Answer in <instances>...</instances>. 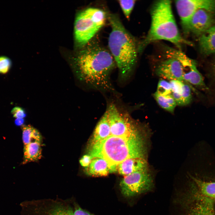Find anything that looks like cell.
Wrapping results in <instances>:
<instances>
[{
    "instance_id": "obj_1",
    "label": "cell",
    "mask_w": 215,
    "mask_h": 215,
    "mask_svg": "<svg viewBox=\"0 0 215 215\" xmlns=\"http://www.w3.org/2000/svg\"><path fill=\"white\" fill-rule=\"evenodd\" d=\"M83 47L76 60L79 79L93 89L114 92L110 77L116 65L110 51L93 39Z\"/></svg>"
},
{
    "instance_id": "obj_2",
    "label": "cell",
    "mask_w": 215,
    "mask_h": 215,
    "mask_svg": "<svg viewBox=\"0 0 215 215\" xmlns=\"http://www.w3.org/2000/svg\"><path fill=\"white\" fill-rule=\"evenodd\" d=\"M143 141L137 131L128 136L110 135L92 144L89 155L92 158L99 157L105 160L110 172H115L118 165L127 159L144 158L145 150Z\"/></svg>"
},
{
    "instance_id": "obj_3",
    "label": "cell",
    "mask_w": 215,
    "mask_h": 215,
    "mask_svg": "<svg viewBox=\"0 0 215 215\" xmlns=\"http://www.w3.org/2000/svg\"><path fill=\"white\" fill-rule=\"evenodd\" d=\"M107 17L111 28L108 40L109 51L118 69L120 79L125 80L130 76L137 60L136 42L117 15L110 14Z\"/></svg>"
},
{
    "instance_id": "obj_4",
    "label": "cell",
    "mask_w": 215,
    "mask_h": 215,
    "mask_svg": "<svg viewBox=\"0 0 215 215\" xmlns=\"http://www.w3.org/2000/svg\"><path fill=\"white\" fill-rule=\"evenodd\" d=\"M151 15L150 28L139 50L151 42L161 40L168 41L179 49L183 45H193L181 35L173 13L171 1L156 2L152 8Z\"/></svg>"
},
{
    "instance_id": "obj_5",
    "label": "cell",
    "mask_w": 215,
    "mask_h": 215,
    "mask_svg": "<svg viewBox=\"0 0 215 215\" xmlns=\"http://www.w3.org/2000/svg\"><path fill=\"white\" fill-rule=\"evenodd\" d=\"M106 13L95 7H89L77 15L74 24L76 42L83 47L92 40L104 25L107 19Z\"/></svg>"
},
{
    "instance_id": "obj_6",
    "label": "cell",
    "mask_w": 215,
    "mask_h": 215,
    "mask_svg": "<svg viewBox=\"0 0 215 215\" xmlns=\"http://www.w3.org/2000/svg\"><path fill=\"white\" fill-rule=\"evenodd\" d=\"M107 111L110 129V135L128 136L137 131L135 124L128 112L113 102L110 103Z\"/></svg>"
},
{
    "instance_id": "obj_7",
    "label": "cell",
    "mask_w": 215,
    "mask_h": 215,
    "mask_svg": "<svg viewBox=\"0 0 215 215\" xmlns=\"http://www.w3.org/2000/svg\"><path fill=\"white\" fill-rule=\"evenodd\" d=\"M153 184L151 175L145 169L125 176L121 181L119 186L122 194L129 197L150 191Z\"/></svg>"
},
{
    "instance_id": "obj_8",
    "label": "cell",
    "mask_w": 215,
    "mask_h": 215,
    "mask_svg": "<svg viewBox=\"0 0 215 215\" xmlns=\"http://www.w3.org/2000/svg\"><path fill=\"white\" fill-rule=\"evenodd\" d=\"M175 3L185 32L191 18L197 10L203 9L213 13L215 11L214 0H180L176 1Z\"/></svg>"
},
{
    "instance_id": "obj_9",
    "label": "cell",
    "mask_w": 215,
    "mask_h": 215,
    "mask_svg": "<svg viewBox=\"0 0 215 215\" xmlns=\"http://www.w3.org/2000/svg\"><path fill=\"white\" fill-rule=\"evenodd\" d=\"M166 57L161 61L155 68L156 74L162 78L183 81L185 68L173 53L171 48L165 50Z\"/></svg>"
},
{
    "instance_id": "obj_10",
    "label": "cell",
    "mask_w": 215,
    "mask_h": 215,
    "mask_svg": "<svg viewBox=\"0 0 215 215\" xmlns=\"http://www.w3.org/2000/svg\"><path fill=\"white\" fill-rule=\"evenodd\" d=\"M214 22L213 13L205 9H199L191 18L185 32L201 36L212 26Z\"/></svg>"
},
{
    "instance_id": "obj_11",
    "label": "cell",
    "mask_w": 215,
    "mask_h": 215,
    "mask_svg": "<svg viewBox=\"0 0 215 215\" xmlns=\"http://www.w3.org/2000/svg\"><path fill=\"white\" fill-rule=\"evenodd\" d=\"M188 215H215V201L197 194L192 198Z\"/></svg>"
},
{
    "instance_id": "obj_12",
    "label": "cell",
    "mask_w": 215,
    "mask_h": 215,
    "mask_svg": "<svg viewBox=\"0 0 215 215\" xmlns=\"http://www.w3.org/2000/svg\"><path fill=\"white\" fill-rule=\"evenodd\" d=\"M146 160L142 158L127 159L119 164L117 171L121 175L126 176L139 171L147 169Z\"/></svg>"
},
{
    "instance_id": "obj_13",
    "label": "cell",
    "mask_w": 215,
    "mask_h": 215,
    "mask_svg": "<svg viewBox=\"0 0 215 215\" xmlns=\"http://www.w3.org/2000/svg\"><path fill=\"white\" fill-rule=\"evenodd\" d=\"M199 44L201 53L203 55L215 53V26H212L200 36Z\"/></svg>"
},
{
    "instance_id": "obj_14",
    "label": "cell",
    "mask_w": 215,
    "mask_h": 215,
    "mask_svg": "<svg viewBox=\"0 0 215 215\" xmlns=\"http://www.w3.org/2000/svg\"><path fill=\"white\" fill-rule=\"evenodd\" d=\"M110 135L108 115L106 110L95 129L92 144L102 141Z\"/></svg>"
},
{
    "instance_id": "obj_15",
    "label": "cell",
    "mask_w": 215,
    "mask_h": 215,
    "mask_svg": "<svg viewBox=\"0 0 215 215\" xmlns=\"http://www.w3.org/2000/svg\"><path fill=\"white\" fill-rule=\"evenodd\" d=\"M87 168V174L92 176H106L110 173L108 163L101 158H93Z\"/></svg>"
},
{
    "instance_id": "obj_16",
    "label": "cell",
    "mask_w": 215,
    "mask_h": 215,
    "mask_svg": "<svg viewBox=\"0 0 215 215\" xmlns=\"http://www.w3.org/2000/svg\"><path fill=\"white\" fill-rule=\"evenodd\" d=\"M41 144L38 142H33L24 145L23 164L36 161L40 159L42 156Z\"/></svg>"
},
{
    "instance_id": "obj_17",
    "label": "cell",
    "mask_w": 215,
    "mask_h": 215,
    "mask_svg": "<svg viewBox=\"0 0 215 215\" xmlns=\"http://www.w3.org/2000/svg\"><path fill=\"white\" fill-rule=\"evenodd\" d=\"M189 69L188 72L184 73L183 81L203 90L207 89L202 75L196 68V64L190 67Z\"/></svg>"
},
{
    "instance_id": "obj_18",
    "label": "cell",
    "mask_w": 215,
    "mask_h": 215,
    "mask_svg": "<svg viewBox=\"0 0 215 215\" xmlns=\"http://www.w3.org/2000/svg\"><path fill=\"white\" fill-rule=\"evenodd\" d=\"M195 189L200 194L215 201V182H208L193 177Z\"/></svg>"
},
{
    "instance_id": "obj_19",
    "label": "cell",
    "mask_w": 215,
    "mask_h": 215,
    "mask_svg": "<svg viewBox=\"0 0 215 215\" xmlns=\"http://www.w3.org/2000/svg\"><path fill=\"white\" fill-rule=\"evenodd\" d=\"M22 140L24 145L30 143L38 142L41 143L42 136L38 130L30 125L22 127Z\"/></svg>"
},
{
    "instance_id": "obj_20",
    "label": "cell",
    "mask_w": 215,
    "mask_h": 215,
    "mask_svg": "<svg viewBox=\"0 0 215 215\" xmlns=\"http://www.w3.org/2000/svg\"><path fill=\"white\" fill-rule=\"evenodd\" d=\"M154 96L161 107L170 112H173L177 105L171 93L162 95L156 92L154 94Z\"/></svg>"
},
{
    "instance_id": "obj_21",
    "label": "cell",
    "mask_w": 215,
    "mask_h": 215,
    "mask_svg": "<svg viewBox=\"0 0 215 215\" xmlns=\"http://www.w3.org/2000/svg\"><path fill=\"white\" fill-rule=\"evenodd\" d=\"M41 215H71L73 211L70 207L57 205L52 206L49 209L41 210Z\"/></svg>"
},
{
    "instance_id": "obj_22",
    "label": "cell",
    "mask_w": 215,
    "mask_h": 215,
    "mask_svg": "<svg viewBox=\"0 0 215 215\" xmlns=\"http://www.w3.org/2000/svg\"><path fill=\"white\" fill-rule=\"evenodd\" d=\"M135 1V0H132L118 1L124 14L128 20L129 19L130 16L134 7Z\"/></svg>"
},
{
    "instance_id": "obj_23",
    "label": "cell",
    "mask_w": 215,
    "mask_h": 215,
    "mask_svg": "<svg viewBox=\"0 0 215 215\" xmlns=\"http://www.w3.org/2000/svg\"><path fill=\"white\" fill-rule=\"evenodd\" d=\"M156 92L162 95L171 94L172 89L169 82L163 79L160 80L158 83Z\"/></svg>"
},
{
    "instance_id": "obj_24",
    "label": "cell",
    "mask_w": 215,
    "mask_h": 215,
    "mask_svg": "<svg viewBox=\"0 0 215 215\" xmlns=\"http://www.w3.org/2000/svg\"><path fill=\"white\" fill-rule=\"evenodd\" d=\"M180 95L182 98L184 106L189 104L192 98L191 90L188 84L184 82Z\"/></svg>"
},
{
    "instance_id": "obj_25",
    "label": "cell",
    "mask_w": 215,
    "mask_h": 215,
    "mask_svg": "<svg viewBox=\"0 0 215 215\" xmlns=\"http://www.w3.org/2000/svg\"><path fill=\"white\" fill-rule=\"evenodd\" d=\"M12 65V61L9 58L5 56H0V73H7L10 69Z\"/></svg>"
},
{
    "instance_id": "obj_26",
    "label": "cell",
    "mask_w": 215,
    "mask_h": 215,
    "mask_svg": "<svg viewBox=\"0 0 215 215\" xmlns=\"http://www.w3.org/2000/svg\"><path fill=\"white\" fill-rule=\"evenodd\" d=\"M169 82L171 86L172 92L180 94L182 91L184 81L172 80H170Z\"/></svg>"
},
{
    "instance_id": "obj_27",
    "label": "cell",
    "mask_w": 215,
    "mask_h": 215,
    "mask_svg": "<svg viewBox=\"0 0 215 215\" xmlns=\"http://www.w3.org/2000/svg\"><path fill=\"white\" fill-rule=\"evenodd\" d=\"M11 113L13 116L16 118H24L26 116L25 110L19 107H16L13 108L11 111Z\"/></svg>"
},
{
    "instance_id": "obj_28",
    "label": "cell",
    "mask_w": 215,
    "mask_h": 215,
    "mask_svg": "<svg viewBox=\"0 0 215 215\" xmlns=\"http://www.w3.org/2000/svg\"><path fill=\"white\" fill-rule=\"evenodd\" d=\"M92 158L89 155H84L79 160L81 165L84 167L87 168L91 161Z\"/></svg>"
},
{
    "instance_id": "obj_29",
    "label": "cell",
    "mask_w": 215,
    "mask_h": 215,
    "mask_svg": "<svg viewBox=\"0 0 215 215\" xmlns=\"http://www.w3.org/2000/svg\"><path fill=\"white\" fill-rule=\"evenodd\" d=\"M73 214V215H94L79 207L76 208Z\"/></svg>"
},
{
    "instance_id": "obj_30",
    "label": "cell",
    "mask_w": 215,
    "mask_h": 215,
    "mask_svg": "<svg viewBox=\"0 0 215 215\" xmlns=\"http://www.w3.org/2000/svg\"><path fill=\"white\" fill-rule=\"evenodd\" d=\"M14 122L16 126H21L24 124V119L22 118H17L15 120Z\"/></svg>"
},
{
    "instance_id": "obj_31",
    "label": "cell",
    "mask_w": 215,
    "mask_h": 215,
    "mask_svg": "<svg viewBox=\"0 0 215 215\" xmlns=\"http://www.w3.org/2000/svg\"><path fill=\"white\" fill-rule=\"evenodd\" d=\"M213 75L215 77V65H214L213 68Z\"/></svg>"
},
{
    "instance_id": "obj_32",
    "label": "cell",
    "mask_w": 215,
    "mask_h": 215,
    "mask_svg": "<svg viewBox=\"0 0 215 215\" xmlns=\"http://www.w3.org/2000/svg\"><path fill=\"white\" fill-rule=\"evenodd\" d=\"M73 212H72V214H71V215H73Z\"/></svg>"
}]
</instances>
